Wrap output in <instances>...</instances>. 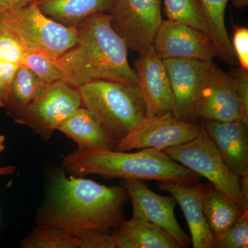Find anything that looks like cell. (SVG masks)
<instances>
[{
  "label": "cell",
  "instance_id": "6da1fadb",
  "mask_svg": "<svg viewBox=\"0 0 248 248\" xmlns=\"http://www.w3.org/2000/svg\"><path fill=\"white\" fill-rule=\"evenodd\" d=\"M128 200L124 186L108 187L60 173L53 179L38 213V224L76 236L88 231L110 232L125 220L124 207Z\"/></svg>",
  "mask_w": 248,
  "mask_h": 248
},
{
  "label": "cell",
  "instance_id": "7a4b0ae2",
  "mask_svg": "<svg viewBox=\"0 0 248 248\" xmlns=\"http://www.w3.org/2000/svg\"><path fill=\"white\" fill-rule=\"evenodd\" d=\"M75 45L54 60L62 81L79 88L96 80L138 86L136 72L128 60V47L111 25V16L99 13L77 27Z\"/></svg>",
  "mask_w": 248,
  "mask_h": 248
},
{
  "label": "cell",
  "instance_id": "3957f363",
  "mask_svg": "<svg viewBox=\"0 0 248 248\" xmlns=\"http://www.w3.org/2000/svg\"><path fill=\"white\" fill-rule=\"evenodd\" d=\"M63 167L75 175L98 174L124 180H155L192 186L201 176L170 158L164 152L145 148L136 153L77 151L63 156Z\"/></svg>",
  "mask_w": 248,
  "mask_h": 248
},
{
  "label": "cell",
  "instance_id": "277c9868",
  "mask_svg": "<svg viewBox=\"0 0 248 248\" xmlns=\"http://www.w3.org/2000/svg\"><path fill=\"white\" fill-rule=\"evenodd\" d=\"M79 89L83 107L117 144L147 118L146 105L138 86L96 80Z\"/></svg>",
  "mask_w": 248,
  "mask_h": 248
},
{
  "label": "cell",
  "instance_id": "5b68a950",
  "mask_svg": "<svg viewBox=\"0 0 248 248\" xmlns=\"http://www.w3.org/2000/svg\"><path fill=\"white\" fill-rule=\"evenodd\" d=\"M0 27L9 31L28 51L55 60L75 45L77 27H67L45 16L35 2L0 14Z\"/></svg>",
  "mask_w": 248,
  "mask_h": 248
},
{
  "label": "cell",
  "instance_id": "8992f818",
  "mask_svg": "<svg viewBox=\"0 0 248 248\" xmlns=\"http://www.w3.org/2000/svg\"><path fill=\"white\" fill-rule=\"evenodd\" d=\"M198 115L206 122L241 120L248 124V72L239 68L226 73L212 62L201 92Z\"/></svg>",
  "mask_w": 248,
  "mask_h": 248
},
{
  "label": "cell",
  "instance_id": "52a82bcc",
  "mask_svg": "<svg viewBox=\"0 0 248 248\" xmlns=\"http://www.w3.org/2000/svg\"><path fill=\"white\" fill-rule=\"evenodd\" d=\"M162 151L174 161L201 177L206 178L217 187L232 197L242 213L248 210V202L241 192L240 177L228 169L219 152L205 133L202 122V130L197 138Z\"/></svg>",
  "mask_w": 248,
  "mask_h": 248
},
{
  "label": "cell",
  "instance_id": "ba28073f",
  "mask_svg": "<svg viewBox=\"0 0 248 248\" xmlns=\"http://www.w3.org/2000/svg\"><path fill=\"white\" fill-rule=\"evenodd\" d=\"M82 107L79 88L60 80L46 84L40 94L14 121L19 125L29 127L47 141Z\"/></svg>",
  "mask_w": 248,
  "mask_h": 248
},
{
  "label": "cell",
  "instance_id": "9c48e42d",
  "mask_svg": "<svg viewBox=\"0 0 248 248\" xmlns=\"http://www.w3.org/2000/svg\"><path fill=\"white\" fill-rule=\"evenodd\" d=\"M162 0H115L111 25L128 48L141 55L152 48L164 19Z\"/></svg>",
  "mask_w": 248,
  "mask_h": 248
},
{
  "label": "cell",
  "instance_id": "30bf717a",
  "mask_svg": "<svg viewBox=\"0 0 248 248\" xmlns=\"http://www.w3.org/2000/svg\"><path fill=\"white\" fill-rule=\"evenodd\" d=\"M201 130L202 122L178 120L169 112L143 120L116 145L113 151L130 152L153 148L162 151L191 141L198 136Z\"/></svg>",
  "mask_w": 248,
  "mask_h": 248
},
{
  "label": "cell",
  "instance_id": "8fae6325",
  "mask_svg": "<svg viewBox=\"0 0 248 248\" xmlns=\"http://www.w3.org/2000/svg\"><path fill=\"white\" fill-rule=\"evenodd\" d=\"M164 62L172 94L171 114L178 120L199 122L201 92L213 61L166 59Z\"/></svg>",
  "mask_w": 248,
  "mask_h": 248
},
{
  "label": "cell",
  "instance_id": "7c38bea8",
  "mask_svg": "<svg viewBox=\"0 0 248 248\" xmlns=\"http://www.w3.org/2000/svg\"><path fill=\"white\" fill-rule=\"evenodd\" d=\"M153 46L163 60L211 62L216 57L220 58L218 47L210 35L186 23L169 19L163 21Z\"/></svg>",
  "mask_w": 248,
  "mask_h": 248
},
{
  "label": "cell",
  "instance_id": "4fadbf2b",
  "mask_svg": "<svg viewBox=\"0 0 248 248\" xmlns=\"http://www.w3.org/2000/svg\"><path fill=\"white\" fill-rule=\"evenodd\" d=\"M123 186L133 203V217L146 220L163 228L172 235L182 248L190 246L191 239L176 219L174 208L177 202L174 197L158 195L137 179H127Z\"/></svg>",
  "mask_w": 248,
  "mask_h": 248
},
{
  "label": "cell",
  "instance_id": "5bb4252c",
  "mask_svg": "<svg viewBox=\"0 0 248 248\" xmlns=\"http://www.w3.org/2000/svg\"><path fill=\"white\" fill-rule=\"evenodd\" d=\"M138 76V88L144 99L147 118H156L171 112L172 91L164 60L153 46L140 55L134 63Z\"/></svg>",
  "mask_w": 248,
  "mask_h": 248
},
{
  "label": "cell",
  "instance_id": "9a60e30c",
  "mask_svg": "<svg viewBox=\"0 0 248 248\" xmlns=\"http://www.w3.org/2000/svg\"><path fill=\"white\" fill-rule=\"evenodd\" d=\"M202 124L231 172L239 177L248 175V124L241 120Z\"/></svg>",
  "mask_w": 248,
  "mask_h": 248
},
{
  "label": "cell",
  "instance_id": "2e32d148",
  "mask_svg": "<svg viewBox=\"0 0 248 248\" xmlns=\"http://www.w3.org/2000/svg\"><path fill=\"white\" fill-rule=\"evenodd\" d=\"M203 186L202 183L192 186L158 183L159 188L169 192L180 205L190 229L191 244L194 248H213L214 235L202 206Z\"/></svg>",
  "mask_w": 248,
  "mask_h": 248
},
{
  "label": "cell",
  "instance_id": "e0dca14e",
  "mask_svg": "<svg viewBox=\"0 0 248 248\" xmlns=\"http://www.w3.org/2000/svg\"><path fill=\"white\" fill-rule=\"evenodd\" d=\"M59 130L76 142L81 152L111 151L117 145L84 107L79 108Z\"/></svg>",
  "mask_w": 248,
  "mask_h": 248
},
{
  "label": "cell",
  "instance_id": "ac0fdd59",
  "mask_svg": "<svg viewBox=\"0 0 248 248\" xmlns=\"http://www.w3.org/2000/svg\"><path fill=\"white\" fill-rule=\"evenodd\" d=\"M117 248H182L180 244L154 223L132 217L124 220L114 232Z\"/></svg>",
  "mask_w": 248,
  "mask_h": 248
},
{
  "label": "cell",
  "instance_id": "d6986e66",
  "mask_svg": "<svg viewBox=\"0 0 248 248\" xmlns=\"http://www.w3.org/2000/svg\"><path fill=\"white\" fill-rule=\"evenodd\" d=\"M115 0H35L47 17L67 27H77L86 18L99 13L109 14Z\"/></svg>",
  "mask_w": 248,
  "mask_h": 248
},
{
  "label": "cell",
  "instance_id": "ffe728a7",
  "mask_svg": "<svg viewBox=\"0 0 248 248\" xmlns=\"http://www.w3.org/2000/svg\"><path fill=\"white\" fill-rule=\"evenodd\" d=\"M202 206L214 236L228 231L242 213L232 197L210 182L203 186Z\"/></svg>",
  "mask_w": 248,
  "mask_h": 248
},
{
  "label": "cell",
  "instance_id": "44dd1931",
  "mask_svg": "<svg viewBox=\"0 0 248 248\" xmlns=\"http://www.w3.org/2000/svg\"><path fill=\"white\" fill-rule=\"evenodd\" d=\"M45 85L29 68L19 65L15 73L4 108L6 114L16 118L40 94Z\"/></svg>",
  "mask_w": 248,
  "mask_h": 248
},
{
  "label": "cell",
  "instance_id": "7402d4cb",
  "mask_svg": "<svg viewBox=\"0 0 248 248\" xmlns=\"http://www.w3.org/2000/svg\"><path fill=\"white\" fill-rule=\"evenodd\" d=\"M229 1L200 0L205 17L213 29L214 38L219 50L220 58L228 63H235L236 60L225 22L226 6Z\"/></svg>",
  "mask_w": 248,
  "mask_h": 248
},
{
  "label": "cell",
  "instance_id": "603a6c76",
  "mask_svg": "<svg viewBox=\"0 0 248 248\" xmlns=\"http://www.w3.org/2000/svg\"><path fill=\"white\" fill-rule=\"evenodd\" d=\"M162 1L168 19L186 23L203 31L215 41L213 29L205 17L200 0H162Z\"/></svg>",
  "mask_w": 248,
  "mask_h": 248
},
{
  "label": "cell",
  "instance_id": "cb8c5ba5",
  "mask_svg": "<svg viewBox=\"0 0 248 248\" xmlns=\"http://www.w3.org/2000/svg\"><path fill=\"white\" fill-rule=\"evenodd\" d=\"M80 246L78 236L59 228L39 224L21 243L24 248H80Z\"/></svg>",
  "mask_w": 248,
  "mask_h": 248
},
{
  "label": "cell",
  "instance_id": "d4e9b609",
  "mask_svg": "<svg viewBox=\"0 0 248 248\" xmlns=\"http://www.w3.org/2000/svg\"><path fill=\"white\" fill-rule=\"evenodd\" d=\"M248 210L223 234L214 236L213 248H248Z\"/></svg>",
  "mask_w": 248,
  "mask_h": 248
},
{
  "label": "cell",
  "instance_id": "484cf974",
  "mask_svg": "<svg viewBox=\"0 0 248 248\" xmlns=\"http://www.w3.org/2000/svg\"><path fill=\"white\" fill-rule=\"evenodd\" d=\"M22 65L33 72L45 84L62 80L61 72L54 60L43 54L27 50Z\"/></svg>",
  "mask_w": 248,
  "mask_h": 248
},
{
  "label": "cell",
  "instance_id": "4316f807",
  "mask_svg": "<svg viewBox=\"0 0 248 248\" xmlns=\"http://www.w3.org/2000/svg\"><path fill=\"white\" fill-rule=\"evenodd\" d=\"M27 50L9 31L0 27V62L22 65Z\"/></svg>",
  "mask_w": 248,
  "mask_h": 248
},
{
  "label": "cell",
  "instance_id": "83f0119b",
  "mask_svg": "<svg viewBox=\"0 0 248 248\" xmlns=\"http://www.w3.org/2000/svg\"><path fill=\"white\" fill-rule=\"evenodd\" d=\"M232 46L240 68L248 72V29L239 25H233Z\"/></svg>",
  "mask_w": 248,
  "mask_h": 248
},
{
  "label": "cell",
  "instance_id": "f1b7e54d",
  "mask_svg": "<svg viewBox=\"0 0 248 248\" xmlns=\"http://www.w3.org/2000/svg\"><path fill=\"white\" fill-rule=\"evenodd\" d=\"M78 237L81 241L80 248H117L114 233L106 232L88 231Z\"/></svg>",
  "mask_w": 248,
  "mask_h": 248
},
{
  "label": "cell",
  "instance_id": "f546056e",
  "mask_svg": "<svg viewBox=\"0 0 248 248\" xmlns=\"http://www.w3.org/2000/svg\"><path fill=\"white\" fill-rule=\"evenodd\" d=\"M17 65L0 62V108H5Z\"/></svg>",
  "mask_w": 248,
  "mask_h": 248
},
{
  "label": "cell",
  "instance_id": "4dcf8cb0",
  "mask_svg": "<svg viewBox=\"0 0 248 248\" xmlns=\"http://www.w3.org/2000/svg\"><path fill=\"white\" fill-rule=\"evenodd\" d=\"M34 1L35 0H0V14L19 9Z\"/></svg>",
  "mask_w": 248,
  "mask_h": 248
},
{
  "label": "cell",
  "instance_id": "1f68e13d",
  "mask_svg": "<svg viewBox=\"0 0 248 248\" xmlns=\"http://www.w3.org/2000/svg\"><path fill=\"white\" fill-rule=\"evenodd\" d=\"M240 185L241 192L246 201L248 202V175L240 177Z\"/></svg>",
  "mask_w": 248,
  "mask_h": 248
},
{
  "label": "cell",
  "instance_id": "d6a6232c",
  "mask_svg": "<svg viewBox=\"0 0 248 248\" xmlns=\"http://www.w3.org/2000/svg\"><path fill=\"white\" fill-rule=\"evenodd\" d=\"M16 166H9L5 167L0 168V177L4 175H9V174H14L16 172Z\"/></svg>",
  "mask_w": 248,
  "mask_h": 248
},
{
  "label": "cell",
  "instance_id": "836d02e7",
  "mask_svg": "<svg viewBox=\"0 0 248 248\" xmlns=\"http://www.w3.org/2000/svg\"><path fill=\"white\" fill-rule=\"evenodd\" d=\"M235 7L238 9H243L248 5V0H231Z\"/></svg>",
  "mask_w": 248,
  "mask_h": 248
},
{
  "label": "cell",
  "instance_id": "e575fe53",
  "mask_svg": "<svg viewBox=\"0 0 248 248\" xmlns=\"http://www.w3.org/2000/svg\"><path fill=\"white\" fill-rule=\"evenodd\" d=\"M4 141L5 137L4 135H0V153H1L4 150Z\"/></svg>",
  "mask_w": 248,
  "mask_h": 248
}]
</instances>
